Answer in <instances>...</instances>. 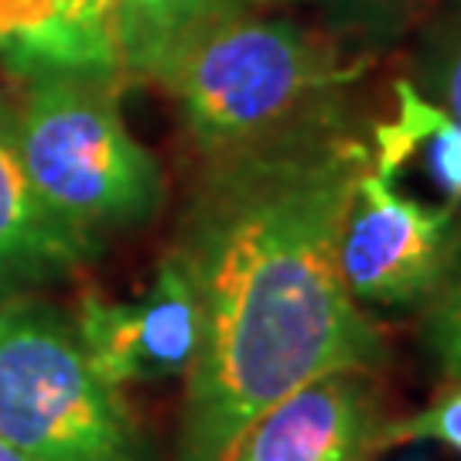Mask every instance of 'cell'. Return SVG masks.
I'll return each mask as SVG.
<instances>
[{"label":"cell","mask_w":461,"mask_h":461,"mask_svg":"<svg viewBox=\"0 0 461 461\" xmlns=\"http://www.w3.org/2000/svg\"><path fill=\"white\" fill-rule=\"evenodd\" d=\"M366 167L369 137L352 120L205 161L175 240L202 321L175 461H230L249 424L308 379L386 363L339 267Z\"/></svg>","instance_id":"cell-1"},{"label":"cell","mask_w":461,"mask_h":461,"mask_svg":"<svg viewBox=\"0 0 461 461\" xmlns=\"http://www.w3.org/2000/svg\"><path fill=\"white\" fill-rule=\"evenodd\" d=\"M369 55L270 11H226L185 38L158 72L205 161L348 120Z\"/></svg>","instance_id":"cell-2"},{"label":"cell","mask_w":461,"mask_h":461,"mask_svg":"<svg viewBox=\"0 0 461 461\" xmlns=\"http://www.w3.org/2000/svg\"><path fill=\"white\" fill-rule=\"evenodd\" d=\"M11 103L21 165L62 230L93 257L165 209L158 158L120 113V79L86 68H38Z\"/></svg>","instance_id":"cell-3"},{"label":"cell","mask_w":461,"mask_h":461,"mask_svg":"<svg viewBox=\"0 0 461 461\" xmlns=\"http://www.w3.org/2000/svg\"><path fill=\"white\" fill-rule=\"evenodd\" d=\"M0 438L28 461H161L123 390L89 366L66 308L0 304Z\"/></svg>","instance_id":"cell-4"},{"label":"cell","mask_w":461,"mask_h":461,"mask_svg":"<svg viewBox=\"0 0 461 461\" xmlns=\"http://www.w3.org/2000/svg\"><path fill=\"white\" fill-rule=\"evenodd\" d=\"M461 205H428L366 167L348 202L339 267L359 304L407 308L438 294L461 264Z\"/></svg>","instance_id":"cell-5"},{"label":"cell","mask_w":461,"mask_h":461,"mask_svg":"<svg viewBox=\"0 0 461 461\" xmlns=\"http://www.w3.org/2000/svg\"><path fill=\"white\" fill-rule=\"evenodd\" d=\"M89 366L116 390L188 376L198 352V301L175 247L161 257L144 294L106 297L83 291L68 312Z\"/></svg>","instance_id":"cell-6"},{"label":"cell","mask_w":461,"mask_h":461,"mask_svg":"<svg viewBox=\"0 0 461 461\" xmlns=\"http://www.w3.org/2000/svg\"><path fill=\"white\" fill-rule=\"evenodd\" d=\"M390 420L373 369H331L260 413L230 461H373Z\"/></svg>","instance_id":"cell-7"},{"label":"cell","mask_w":461,"mask_h":461,"mask_svg":"<svg viewBox=\"0 0 461 461\" xmlns=\"http://www.w3.org/2000/svg\"><path fill=\"white\" fill-rule=\"evenodd\" d=\"M96 260L79 247L34 192L11 133V103L0 96V304L38 297Z\"/></svg>","instance_id":"cell-8"},{"label":"cell","mask_w":461,"mask_h":461,"mask_svg":"<svg viewBox=\"0 0 461 461\" xmlns=\"http://www.w3.org/2000/svg\"><path fill=\"white\" fill-rule=\"evenodd\" d=\"M417 154L447 202L461 205V123L434 106L413 83L400 79L396 116L379 123L369 137V165L376 175L396 182Z\"/></svg>","instance_id":"cell-9"},{"label":"cell","mask_w":461,"mask_h":461,"mask_svg":"<svg viewBox=\"0 0 461 461\" xmlns=\"http://www.w3.org/2000/svg\"><path fill=\"white\" fill-rule=\"evenodd\" d=\"M226 11L240 7L230 0H116V51L123 83H154L185 38Z\"/></svg>","instance_id":"cell-10"},{"label":"cell","mask_w":461,"mask_h":461,"mask_svg":"<svg viewBox=\"0 0 461 461\" xmlns=\"http://www.w3.org/2000/svg\"><path fill=\"white\" fill-rule=\"evenodd\" d=\"M0 62L14 76L79 68L55 0H0Z\"/></svg>","instance_id":"cell-11"},{"label":"cell","mask_w":461,"mask_h":461,"mask_svg":"<svg viewBox=\"0 0 461 461\" xmlns=\"http://www.w3.org/2000/svg\"><path fill=\"white\" fill-rule=\"evenodd\" d=\"M413 86L461 123V11L430 21L413 51Z\"/></svg>","instance_id":"cell-12"},{"label":"cell","mask_w":461,"mask_h":461,"mask_svg":"<svg viewBox=\"0 0 461 461\" xmlns=\"http://www.w3.org/2000/svg\"><path fill=\"white\" fill-rule=\"evenodd\" d=\"M318 7L335 38L356 41L369 51L411 32L424 0H318Z\"/></svg>","instance_id":"cell-13"},{"label":"cell","mask_w":461,"mask_h":461,"mask_svg":"<svg viewBox=\"0 0 461 461\" xmlns=\"http://www.w3.org/2000/svg\"><path fill=\"white\" fill-rule=\"evenodd\" d=\"M55 4L79 68L113 76L123 83L120 51H116V0H55Z\"/></svg>","instance_id":"cell-14"},{"label":"cell","mask_w":461,"mask_h":461,"mask_svg":"<svg viewBox=\"0 0 461 461\" xmlns=\"http://www.w3.org/2000/svg\"><path fill=\"white\" fill-rule=\"evenodd\" d=\"M411 441H438L447 451L461 455V383L458 390L441 396L438 403H430L428 411H417L411 417H396V420L386 424L383 451L411 445Z\"/></svg>","instance_id":"cell-15"},{"label":"cell","mask_w":461,"mask_h":461,"mask_svg":"<svg viewBox=\"0 0 461 461\" xmlns=\"http://www.w3.org/2000/svg\"><path fill=\"white\" fill-rule=\"evenodd\" d=\"M424 339L430 352L438 356L441 369L461 383V264L428 301Z\"/></svg>","instance_id":"cell-16"},{"label":"cell","mask_w":461,"mask_h":461,"mask_svg":"<svg viewBox=\"0 0 461 461\" xmlns=\"http://www.w3.org/2000/svg\"><path fill=\"white\" fill-rule=\"evenodd\" d=\"M232 7H243V11H274L284 4H294V0H230Z\"/></svg>","instance_id":"cell-17"},{"label":"cell","mask_w":461,"mask_h":461,"mask_svg":"<svg viewBox=\"0 0 461 461\" xmlns=\"http://www.w3.org/2000/svg\"><path fill=\"white\" fill-rule=\"evenodd\" d=\"M0 461H28V458H24L17 447H11L7 441H4V438H0Z\"/></svg>","instance_id":"cell-18"},{"label":"cell","mask_w":461,"mask_h":461,"mask_svg":"<svg viewBox=\"0 0 461 461\" xmlns=\"http://www.w3.org/2000/svg\"><path fill=\"white\" fill-rule=\"evenodd\" d=\"M455 11H461V0H455Z\"/></svg>","instance_id":"cell-19"}]
</instances>
